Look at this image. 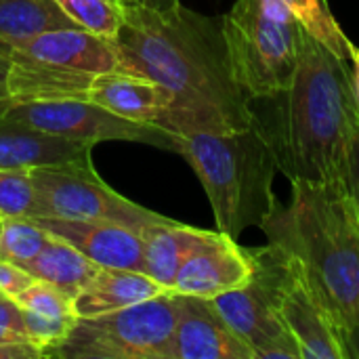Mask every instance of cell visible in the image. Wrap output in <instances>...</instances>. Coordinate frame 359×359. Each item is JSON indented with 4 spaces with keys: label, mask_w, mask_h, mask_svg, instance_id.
Instances as JSON below:
<instances>
[{
    "label": "cell",
    "mask_w": 359,
    "mask_h": 359,
    "mask_svg": "<svg viewBox=\"0 0 359 359\" xmlns=\"http://www.w3.org/2000/svg\"><path fill=\"white\" fill-rule=\"evenodd\" d=\"M114 42L122 69L143 74L175 95L158 126L170 133H223L257 124L255 101L233 74L223 17L202 15L181 2L170 8L126 2Z\"/></svg>",
    "instance_id": "cell-1"
},
{
    "label": "cell",
    "mask_w": 359,
    "mask_h": 359,
    "mask_svg": "<svg viewBox=\"0 0 359 359\" xmlns=\"http://www.w3.org/2000/svg\"><path fill=\"white\" fill-rule=\"evenodd\" d=\"M267 101V114H257L259 126L290 181H343L349 149L359 135V103L351 63L339 59L307 32L301 57L286 90Z\"/></svg>",
    "instance_id": "cell-2"
},
{
    "label": "cell",
    "mask_w": 359,
    "mask_h": 359,
    "mask_svg": "<svg viewBox=\"0 0 359 359\" xmlns=\"http://www.w3.org/2000/svg\"><path fill=\"white\" fill-rule=\"evenodd\" d=\"M292 200L278 204L263 223L269 244L284 248L303 267L345 334L359 320V217L343 181H290Z\"/></svg>",
    "instance_id": "cell-3"
},
{
    "label": "cell",
    "mask_w": 359,
    "mask_h": 359,
    "mask_svg": "<svg viewBox=\"0 0 359 359\" xmlns=\"http://www.w3.org/2000/svg\"><path fill=\"white\" fill-rule=\"evenodd\" d=\"M177 154L198 175L212 206L217 229L240 238L263 223L278 208L273 179L276 154L263 128L257 124L238 130H179Z\"/></svg>",
    "instance_id": "cell-4"
},
{
    "label": "cell",
    "mask_w": 359,
    "mask_h": 359,
    "mask_svg": "<svg viewBox=\"0 0 359 359\" xmlns=\"http://www.w3.org/2000/svg\"><path fill=\"white\" fill-rule=\"evenodd\" d=\"M118 67L114 40L82 27L50 29L11 50L6 90L11 105L88 99L93 80Z\"/></svg>",
    "instance_id": "cell-5"
},
{
    "label": "cell",
    "mask_w": 359,
    "mask_h": 359,
    "mask_svg": "<svg viewBox=\"0 0 359 359\" xmlns=\"http://www.w3.org/2000/svg\"><path fill=\"white\" fill-rule=\"evenodd\" d=\"M233 74L252 101L269 99L294 78L305 29L282 0H236L223 15Z\"/></svg>",
    "instance_id": "cell-6"
},
{
    "label": "cell",
    "mask_w": 359,
    "mask_h": 359,
    "mask_svg": "<svg viewBox=\"0 0 359 359\" xmlns=\"http://www.w3.org/2000/svg\"><path fill=\"white\" fill-rule=\"evenodd\" d=\"M179 297L166 290L137 305L78 318L69 337L46 358L57 359H170Z\"/></svg>",
    "instance_id": "cell-7"
},
{
    "label": "cell",
    "mask_w": 359,
    "mask_h": 359,
    "mask_svg": "<svg viewBox=\"0 0 359 359\" xmlns=\"http://www.w3.org/2000/svg\"><path fill=\"white\" fill-rule=\"evenodd\" d=\"M44 217L111 221L135 229L164 219L109 187L93 166V158L32 168Z\"/></svg>",
    "instance_id": "cell-8"
},
{
    "label": "cell",
    "mask_w": 359,
    "mask_h": 359,
    "mask_svg": "<svg viewBox=\"0 0 359 359\" xmlns=\"http://www.w3.org/2000/svg\"><path fill=\"white\" fill-rule=\"evenodd\" d=\"M255 278L246 286L212 299V303L257 359H303L297 339L278 311L282 248L267 244L255 248Z\"/></svg>",
    "instance_id": "cell-9"
},
{
    "label": "cell",
    "mask_w": 359,
    "mask_h": 359,
    "mask_svg": "<svg viewBox=\"0 0 359 359\" xmlns=\"http://www.w3.org/2000/svg\"><path fill=\"white\" fill-rule=\"evenodd\" d=\"M4 114L38 130L80 143L97 145L103 141H130L177 151V139L170 130L158 124L122 118L88 99L19 103L11 105Z\"/></svg>",
    "instance_id": "cell-10"
},
{
    "label": "cell",
    "mask_w": 359,
    "mask_h": 359,
    "mask_svg": "<svg viewBox=\"0 0 359 359\" xmlns=\"http://www.w3.org/2000/svg\"><path fill=\"white\" fill-rule=\"evenodd\" d=\"M278 311L301 347L303 359H347L345 334L311 288L303 267L282 248Z\"/></svg>",
    "instance_id": "cell-11"
},
{
    "label": "cell",
    "mask_w": 359,
    "mask_h": 359,
    "mask_svg": "<svg viewBox=\"0 0 359 359\" xmlns=\"http://www.w3.org/2000/svg\"><path fill=\"white\" fill-rule=\"evenodd\" d=\"M257 271L255 248H244L223 231H208L206 238L183 261L172 292L217 299L246 286Z\"/></svg>",
    "instance_id": "cell-12"
},
{
    "label": "cell",
    "mask_w": 359,
    "mask_h": 359,
    "mask_svg": "<svg viewBox=\"0 0 359 359\" xmlns=\"http://www.w3.org/2000/svg\"><path fill=\"white\" fill-rule=\"evenodd\" d=\"M179 311L170 341V359H257L236 334L212 299L177 294Z\"/></svg>",
    "instance_id": "cell-13"
},
{
    "label": "cell",
    "mask_w": 359,
    "mask_h": 359,
    "mask_svg": "<svg viewBox=\"0 0 359 359\" xmlns=\"http://www.w3.org/2000/svg\"><path fill=\"white\" fill-rule=\"evenodd\" d=\"M36 221L50 236L72 244L99 267L143 271V238L135 227L63 217H36Z\"/></svg>",
    "instance_id": "cell-14"
},
{
    "label": "cell",
    "mask_w": 359,
    "mask_h": 359,
    "mask_svg": "<svg viewBox=\"0 0 359 359\" xmlns=\"http://www.w3.org/2000/svg\"><path fill=\"white\" fill-rule=\"evenodd\" d=\"M88 101L135 122L160 124L172 107L175 95L143 74L118 67L93 80Z\"/></svg>",
    "instance_id": "cell-15"
},
{
    "label": "cell",
    "mask_w": 359,
    "mask_h": 359,
    "mask_svg": "<svg viewBox=\"0 0 359 359\" xmlns=\"http://www.w3.org/2000/svg\"><path fill=\"white\" fill-rule=\"evenodd\" d=\"M90 143L72 141L29 124H23L6 114H0V170L38 168L93 158Z\"/></svg>",
    "instance_id": "cell-16"
},
{
    "label": "cell",
    "mask_w": 359,
    "mask_h": 359,
    "mask_svg": "<svg viewBox=\"0 0 359 359\" xmlns=\"http://www.w3.org/2000/svg\"><path fill=\"white\" fill-rule=\"evenodd\" d=\"M17 303L23 309L29 341L44 353V358L69 337L78 322L74 299L42 280H34L17 297Z\"/></svg>",
    "instance_id": "cell-17"
},
{
    "label": "cell",
    "mask_w": 359,
    "mask_h": 359,
    "mask_svg": "<svg viewBox=\"0 0 359 359\" xmlns=\"http://www.w3.org/2000/svg\"><path fill=\"white\" fill-rule=\"evenodd\" d=\"M162 292H166V288L143 271L101 267L99 273L74 297V309L78 318H95L137 305Z\"/></svg>",
    "instance_id": "cell-18"
},
{
    "label": "cell",
    "mask_w": 359,
    "mask_h": 359,
    "mask_svg": "<svg viewBox=\"0 0 359 359\" xmlns=\"http://www.w3.org/2000/svg\"><path fill=\"white\" fill-rule=\"evenodd\" d=\"M208 229H198L168 217L141 229L143 238V273L162 288L172 290L175 278L187 255L206 238Z\"/></svg>",
    "instance_id": "cell-19"
},
{
    "label": "cell",
    "mask_w": 359,
    "mask_h": 359,
    "mask_svg": "<svg viewBox=\"0 0 359 359\" xmlns=\"http://www.w3.org/2000/svg\"><path fill=\"white\" fill-rule=\"evenodd\" d=\"M34 280L48 282L72 299L99 273V265L84 257L72 244L50 236L46 246L27 263L21 265Z\"/></svg>",
    "instance_id": "cell-20"
},
{
    "label": "cell",
    "mask_w": 359,
    "mask_h": 359,
    "mask_svg": "<svg viewBox=\"0 0 359 359\" xmlns=\"http://www.w3.org/2000/svg\"><path fill=\"white\" fill-rule=\"evenodd\" d=\"M76 27L55 0H0V48L15 46L50 29Z\"/></svg>",
    "instance_id": "cell-21"
},
{
    "label": "cell",
    "mask_w": 359,
    "mask_h": 359,
    "mask_svg": "<svg viewBox=\"0 0 359 359\" xmlns=\"http://www.w3.org/2000/svg\"><path fill=\"white\" fill-rule=\"evenodd\" d=\"M282 2L309 36H313L320 44L332 50L339 59L351 63L353 42L347 38V34L332 17L326 0H282Z\"/></svg>",
    "instance_id": "cell-22"
},
{
    "label": "cell",
    "mask_w": 359,
    "mask_h": 359,
    "mask_svg": "<svg viewBox=\"0 0 359 359\" xmlns=\"http://www.w3.org/2000/svg\"><path fill=\"white\" fill-rule=\"evenodd\" d=\"M50 240V233L32 217L0 219V261L23 265L32 261Z\"/></svg>",
    "instance_id": "cell-23"
},
{
    "label": "cell",
    "mask_w": 359,
    "mask_h": 359,
    "mask_svg": "<svg viewBox=\"0 0 359 359\" xmlns=\"http://www.w3.org/2000/svg\"><path fill=\"white\" fill-rule=\"evenodd\" d=\"M76 27L116 40L124 23V0H55Z\"/></svg>",
    "instance_id": "cell-24"
},
{
    "label": "cell",
    "mask_w": 359,
    "mask_h": 359,
    "mask_svg": "<svg viewBox=\"0 0 359 359\" xmlns=\"http://www.w3.org/2000/svg\"><path fill=\"white\" fill-rule=\"evenodd\" d=\"M0 217H44L29 168L0 170Z\"/></svg>",
    "instance_id": "cell-25"
},
{
    "label": "cell",
    "mask_w": 359,
    "mask_h": 359,
    "mask_svg": "<svg viewBox=\"0 0 359 359\" xmlns=\"http://www.w3.org/2000/svg\"><path fill=\"white\" fill-rule=\"evenodd\" d=\"M0 345H32L23 320V309L15 299L4 294H0Z\"/></svg>",
    "instance_id": "cell-26"
},
{
    "label": "cell",
    "mask_w": 359,
    "mask_h": 359,
    "mask_svg": "<svg viewBox=\"0 0 359 359\" xmlns=\"http://www.w3.org/2000/svg\"><path fill=\"white\" fill-rule=\"evenodd\" d=\"M34 282V278L21 267L11 261H0V294L15 299Z\"/></svg>",
    "instance_id": "cell-27"
},
{
    "label": "cell",
    "mask_w": 359,
    "mask_h": 359,
    "mask_svg": "<svg viewBox=\"0 0 359 359\" xmlns=\"http://www.w3.org/2000/svg\"><path fill=\"white\" fill-rule=\"evenodd\" d=\"M343 183L349 191V198L355 206V212L359 217V135L355 137L351 149H349V158H347V168H345V177Z\"/></svg>",
    "instance_id": "cell-28"
},
{
    "label": "cell",
    "mask_w": 359,
    "mask_h": 359,
    "mask_svg": "<svg viewBox=\"0 0 359 359\" xmlns=\"http://www.w3.org/2000/svg\"><path fill=\"white\" fill-rule=\"evenodd\" d=\"M44 353L34 345H0V359H40Z\"/></svg>",
    "instance_id": "cell-29"
},
{
    "label": "cell",
    "mask_w": 359,
    "mask_h": 359,
    "mask_svg": "<svg viewBox=\"0 0 359 359\" xmlns=\"http://www.w3.org/2000/svg\"><path fill=\"white\" fill-rule=\"evenodd\" d=\"M8 55L0 48V114H4L11 107V97L6 90V72H8Z\"/></svg>",
    "instance_id": "cell-30"
},
{
    "label": "cell",
    "mask_w": 359,
    "mask_h": 359,
    "mask_svg": "<svg viewBox=\"0 0 359 359\" xmlns=\"http://www.w3.org/2000/svg\"><path fill=\"white\" fill-rule=\"evenodd\" d=\"M347 359H359V320L347 337Z\"/></svg>",
    "instance_id": "cell-31"
},
{
    "label": "cell",
    "mask_w": 359,
    "mask_h": 359,
    "mask_svg": "<svg viewBox=\"0 0 359 359\" xmlns=\"http://www.w3.org/2000/svg\"><path fill=\"white\" fill-rule=\"evenodd\" d=\"M351 80H353V90L359 103V46H351Z\"/></svg>",
    "instance_id": "cell-32"
},
{
    "label": "cell",
    "mask_w": 359,
    "mask_h": 359,
    "mask_svg": "<svg viewBox=\"0 0 359 359\" xmlns=\"http://www.w3.org/2000/svg\"><path fill=\"white\" fill-rule=\"evenodd\" d=\"M135 2H141V4L154 6V8H170V6H177L181 0H135Z\"/></svg>",
    "instance_id": "cell-33"
},
{
    "label": "cell",
    "mask_w": 359,
    "mask_h": 359,
    "mask_svg": "<svg viewBox=\"0 0 359 359\" xmlns=\"http://www.w3.org/2000/svg\"><path fill=\"white\" fill-rule=\"evenodd\" d=\"M124 2H135V0H124Z\"/></svg>",
    "instance_id": "cell-34"
},
{
    "label": "cell",
    "mask_w": 359,
    "mask_h": 359,
    "mask_svg": "<svg viewBox=\"0 0 359 359\" xmlns=\"http://www.w3.org/2000/svg\"><path fill=\"white\" fill-rule=\"evenodd\" d=\"M0 219H2V217H0Z\"/></svg>",
    "instance_id": "cell-35"
}]
</instances>
